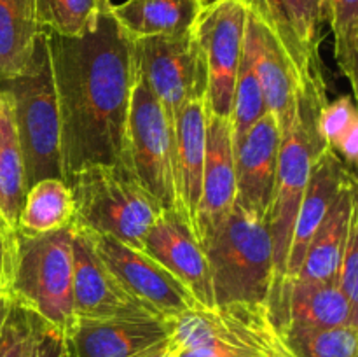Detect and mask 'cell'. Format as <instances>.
<instances>
[{"label": "cell", "mask_w": 358, "mask_h": 357, "mask_svg": "<svg viewBox=\"0 0 358 357\" xmlns=\"http://www.w3.org/2000/svg\"><path fill=\"white\" fill-rule=\"evenodd\" d=\"M48 34L58 98L63 177L93 164L131 172L128 119L136 80L133 38L112 13L80 37Z\"/></svg>", "instance_id": "cell-1"}, {"label": "cell", "mask_w": 358, "mask_h": 357, "mask_svg": "<svg viewBox=\"0 0 358 357\" xmlns=\"http://www.w3.org/2000/svg\"><path fill=\"white\" fill-rule=\"evenodd\" d=\"M325 94L327 88L322 76V66L320 63H315L310 72L303 77L297 94L296 118L280 144L275 196L269 212L275 279L266 303L278 300L285 289L287 258H289L297 212L310 181L311 167L325 147V142L318 132V118L324 105L327 104Z\"/></svg>", "instance_id": "cell-2"}, {"label": "cell", "mask_w": 358, "mask_h": 357, "mask_svg": "<svg viewBox=\"0 0 358 357\" xmlns=\"http://www.w3.org/2000/svg\"><path fill=\"white\" fill-rule=\"evenodd\" d=\"M166 346L168 357H296L266 303L184 312Z\"/></svg>", "instance_id": "cell-3"}, {"label": "cell", "mask_w": 358, "mask_h": 357, "mask_svg": "<svg viewBox=\"0 0 358 357\" xmlns=\"http://www.w3.org/2000/svg\"><path fill=\"white\" fill-rule=\"evenodd\" d=\"M0 90L10 100L24 163L27 191L42 178H63L62 130L55 90L48 34L41 31L24 70L7 80Z\"/></svg>", "instance_id": "cell-4"}, {"label": "cell", "mask_w": 358, "mask_h": 357, "mask_svg": "<svg viewBox=\"0 0 358 357\" xmlns=\"http://www.w3.org/2000/svg\"><path fill=\"white\" fill-rule=\"evenodd\" d=\"M208 258L215 307L266 303L275 279L269 223L234 205L201 240Z\"/></svg>", "instance_id": "cell-5"}, {"label": "cell", "mask_w": 358, "mask_h": 357, "mask_svg": "<svg viewBox=\"0 0 358 357\" xmlns=\"http://www.w3.org/2000/svg\"><path fill=\"white\" fill-rule=\"evenodd\" d=\"M73 196V226L117 238L143 251V238L163 206L121 167L93 164L65 178Z\"/></svg>", "instance_id": "cell-6"}, {"label": "cell", "mask_w": 358, "mask_h": 357, "mask_svg": "<svg viewBox=\"0 0 358 357\" xmlns=\"http://www.w3.org/2000/svg\"><path fill=\"white\" fill-rule=\"evenodd\" d=\"M73 226L48 233L17 230V261L10 298L59 331H73Z\"/></svg>", "instance_id": "cell-7"}, {"label": "cell", "mask_w": 358, "mask_h": 357, "mask_svg": "<svg viewBox=\"0 0 358 357\" xmlns=\"http://www.w3.org/2000/svg\"><path fill=\"white\" fill-rule=\"evenodd\" d=\"M138 72L163 107L171 136L185 102L206 94L208 77L203 52L192 30L182 35L133 38Z\"/></svg>", "instance_id": "cell-8"}, {"label": "cell", "mask_w": 358, "mask_h": 357, "mask_svg": "<svg viewBox=\"0 0 358 357\" xmlns=\"http://www.w3.org/2000/svg\"><path fill=\"white\" fill-rule=\"evenodd\" d=\"M133 177L164 210L177 212L173 181V136L163 107L136 66L128 119Z\"/></svg>", "instance_id": "cell-9"}, {"label": "cell", "mask_w": 358, "mask_h": 357, "mask_svg": "<svg viewBox=\"0 0 358 357\" xmlns=\"http://www.w3.org/2000/svg\"><path fill=\"white\" fill-rule=\"evenodd\" d=\"M248 13L243 0H212L203 6L191 28L205 58L208 112L220 118L231 119Z\"/></svg>", "instance_id": "cell-10"}, {"label": "cell", "mask_w": 358, "mask_h": 357, "mask_svg": "<svg viewBox=\"0 0 358 357\" xmlns=\"http://www.w3.org/2000/svg\"><path fill=\"white\" fill-rule=\"evenodd\" d=\"M84 231L90 238L91 247L108 266V270L135 296L156 308L163 317L177 318L184 312L201 308L191 290L145 251L129 247L108 234L90 230Z\"/></svg>", "instance_id": "cell-11"}, {"label": "cell", "mask_w": 358, "mask_h": 357, "mask_svg": "<svg viewBox=\"0 0 358 357\" xmlns=\"http://www.w3.org/2000/svg\"><path fill=\"white\" fill-rule=\"evenodd\" d=\"M73 226V224H72ZM73 314L76 318H166L131 293L98 258L86 231L73 226Z\"/></svg>", "instance_id": "cell-12"}, {"label": "cell", "mask_w": 358, "mask_h": 357, "mask_svg": "<svg viewBox=\"0 0 358 357\" xmlns=\"http://www.w3.org/2000/svg\"><path fill=\"white\" fill-rule=\"evenodd\" d=\"M245 49L264 93L266 107L276 115L282 136L292 126L301 90V74L278 35L254 13H248Z\"/></svg>", "instance_id": "cell-13"}, {"label": "cell", "mask_w": 358, "mask_h": 357, "mask_svg": "<svg viewBox=\"0 0 358 357\" xmlns=\"http://www.w3.org/2000/svg\"><path fill=\"white\" fill-rule=\"evenodd\" d=\"M280 144L282 132L278 119L268 111L234 150L236 205L268 223L275 196Z\"/></svg>", "instance_id": "cell-14"}, {"label": "cell", "mask_w": 358, "mask_h": 357, "mask_svg": "<svg viewBox=\"0 0 358 357\" xmlns=\"http://www.w3.org/2000/svg\"><path fill=\"white\" fill-rule=\"evenodd\" d=\"M143 251L173 273L205 310H215L212 273L201 244L175 210H163L143 238Z\"/></svg>", "instance_id": "cell-15"}, {"label": "cell", "mask_w": 358, "mask_h": 357, "mask_svg": "<svg viewBox=\"0 0 358 357\" xmlns=\"http://www.w3.org/2000/svg\"><path fill=\"white\" fill-rule=\"evenodd\" d=\"M206 94L185 102L173 136V181L177 214L198 238V209L201 202L203 168L206 154Z\"/></svg>", "instance_id": "cell-16"}, {"label": "cell", "mask_w": 358, "mask_h": 357, "mask_svg": "<svg viewBox=\"0 0 358 357\" xmlns=\"http://www.w3.org/2000/svg\"><path fill=\"white\" fill-rule=\"evenodd\" d=\"M273 321L283 332L287 329H317L336 326L358 328V307L341 293L336 280L313 282L287 279L278 301L268 307Z\"/></svg>", "instance_id": "cell-17"}, {"label": "cell", "mask_w": 358, "mask_h": 357, "mask_svg": "<svg viewBox=\"0 0 358 357\" xmlns=\"http://www.w3.org/2000/svg\"><path fill=\"white\" fill-rule=\"evenodd\" d=\"M236 205L233 125L229 118L210 114L206 121V154L201 202L198 209V240L212 233Z\"/></svg>", "instance_id": "cell-18"}, {"label": "cell", "mask_w": 358, "mask_h": 357, "mask_svg": "<svg viewBox=\"0 0 358 357\" xmlns=\"http://www.w3.org/2000/svg\"><path fill=\"white\" fill-rule=\"evenodd\" d=\"M353 178H357L353 168L345 164V161L331 147L325 146L311 167L310 181L297 212L289 258H287V279L299 275L311 238L315 237L318 226L334 205L339 192Z\"/></svg>", "instance_id": "cell-19"}, {"label": "cell", "mask_w": 358, "mask_h": 357, "mask_svg": "<svg viewBox=\"0 0 358 357\" xmlns=\"http://www.w3.org/2000/svg\"><path fill=\"white\" fill-rule=\"evenodd\" d=\"M173 318H79L70 332L76 357H138L166 342Z\"/></svg>", "instance_id": "cell-20"}, {"label": "cell", "mask_w": 358, "mask_h": 357, "mask_svg": "<svg viewBox=\"0 0 358 357\" xmlns=\"http://www.w3.org/2000/svg\"><path fill=\"white\" fill-rule=\"evenodd\" d=\"M357 210V178H353L339 192L334 205L331 206L315 237L311 238L297 279L313 280V282L336 280L343 248L348 238L350 223Z\"/></svg>", "instance_id": "cell-21"}, {"label": "cell", "mask_w": 358, "mask_h": 357, "mask_svg": "<svg viewBox=\"0 0 358 357\" xmlns=\"http://www.w3.org/2000/svg\"><path fill=\"white\" fill-rule=\"evenodd\" d=\"M201 0H126L110 13L131 38L187 34L194 24Z\"/></svg>", "instance_id": "cell-22"}, {"label": "cell", "mask_w": 358, "mask_h": 357, "mask_svg": "<svg viewBox=\"0 0 358 357\" xmlns=\"http://www.w3.org/2000/svg\"><path fill=\"white\" fill-rule=\"evenodd\" d=\"M42 30L35 0H0V80L23 72Z\"/></svg>", "instance_id": "cell-23"}, {"label": "cell", "mask_w": 358, "mask_h": 357, "mask_svg": "<svg viewBox=\"0 0 358 357\" xmlns=\"http://www.w3.org/2000/svg\"><path fill=\"white\" fill-rule=\"evenodd\" d=\"M24 195V163L13 107L6 91L0 90V214L14 227H17Z\"/></svg>", "instance_id": "cell-24"}, {"label": "cell", "mask_w": 358, "mask_h": 357, "mask_svg": "<svg viewBox=\"0 0 358 357\" xmlns=\"http://www.w3.org/2000/svg\"><path fill=\"white\" fill-rule=\"evenodd\" d=\"M73 220V196L63 178H42L24 195L17 230L37 234L62 230Z\"/></svg>", "instance_id": "cell-25"}, {"label": "cell", "mask_w": 358, "mask_h": 357, "mask_svg": "<svg viewBox=\"0 0 358 357\" xmlns=\"http://www.w3.org/2000/svg\"><path fill=\"white\" fill-rule=\"evenodd\" d=\"M318 132L345 164L353 168L358 160V112L350 97L327 102L318 118Z\"/></svg>", "instance_id": "cell-26"}, {"label": "cell", "mask_w": 358, "mask_h": 357, "mask_svg": "<svg viewBox=\"0 0 358 357\" xmlns=\"http://www.w3.org/2000/svg\"><path fill=\"white\" fill-rule=\"evenodd\" d=\"M283 338L296 357H358L355 326L287 329Z\"/></svg>", "instance_id": "cell-27"}, {"label": "cell", "mask_w": 358, "mask_h": 357, "mask_svg": "<svg viewBox=\"0 0 358 357\" xmlns=\"http://www.w3.org/2000/svg\"><path fill=\"white\" fill-rule=\"evenodd\" d=\"M268 112L264 93L257 79L252 59L243 44L240 69H238L236 84H234L233 108H231V125H233L234 150L240 146L243 136L250 132L252 126Z\"/></svg>", "instance_id": "cell-28"}, {"label": "cell", "mask_w": 358, "mask_h": 357, "mask_svg": "<svg viewBox=\"0 0 358 357\" xmlns=\"http://www.w3.org/2000/svg\"><path fill=\"white\" fill-rule=\"evenodd\" d=\"M35 13L44 30L63 37L90 34L100 18L94 0H35Z\"/></svg>", "instance_id": "cell-29"}, {"label": "cell", "mask_w": 358, "mask_h": 357, "mask_svg": "<svg viewBox=\"0 0 358 357\" xmlns=\"http://www.w3.org/2000/svg\"><path fill=\"white\" fill-rule=\"evenodd\" d=\"M327 21L334 35V58L339 72L350 80L357 93L358 0H327Z\"/></svg>", "instance_id": "cell-30"}, {"label": "cell", "mask_w": 358, "mask_h": 357, "mask_svg": "<svg viewBox=\"0 0 358 357\" xmlns=\"http://www.w3.org/2000/svg\"><path fill=\"white\" fill-rule=\"evenodd\" d=\"M212 2V0H206L205 4ZM248 6V9L255 14V16L261 18L276 35L282 41V44L285 46V49L289 51L290 58L296 63L297 70L301 74V79L306 76L311 70V66L315 63H320V59H310L304 55L303 48H301L299 41L296 37V31H294L292 24H290L289 14H287L285 2L283 0H243Z\"/></svg>", "instance_id": "cell-31"}, {"label": "cell", "mask_w": 358, "mask_h": 357, "mask_svg": "<svg viewBox=\"0 0 358 357\" xmlns=\"http://www.w3.org/2000/svg\"><path fill=\"white\" fill-rule=\"evenodd\" d=\"M290 24L310 62L320 59L322 27L327 21V0H283Z\"/></svg>", "instance_id": "cell-32"}, {"label": "cell", "mask_w": 358, "mask_h": 357, "mask_svg": "<svg viewBox=\"0 0 358 357\" xmlns=\"http://www.w3.org/2000/svg\"><path fill=\"white\" fill-rule=\"evenodd\" d=\"M31 332L34 312L13 300L0 331V357H28Z\"/></svg>", "instance_id": "cell-33"}, {"label": "cell", "mask_w": 358, "mask_h": 357, "mask_svg": "<svg viewBox=\"0 0 358 357\" xmlns=\"http://www.w3.org/2000/svg\"><path fill=\"white\" fill-rule=\"evenodd\" d=\"M336 284L341 293L348 298L353 307H358V210L353 214L350 223L348 238L343 248L341 261H339Z\"/></svg>", "instance_id": "cell-34"}, {"label": "cell", "mask_w": 358, "mask_h": 357, "mask_svg": "<svg viewBox=\"0 0 358 357\" xmlns=\"http://www.w3.org/2000/svg\"><path fill=\"white\" fill-rule=\"evenodd\" d=\"M28 357H76V354L72 340L66 332L59 331L34 314V332Z\"/></svg>", "instance_id": "cell-35"}, {"label": "cell", "mask_w": 358, "mask_h": 357, "mask_svg": "<svg viewBox=\"0 0 358 357\" xmlns=\"http://www.w3.org/2000/svg\"><path fill=\"white\" fill-rule=\"evenodd\" d=\"M17 261V227L0 216V293L10 290Z\"/></svg>", "instance_id": "cell-36"}, {"label": "cell", "mask_w": 358, "mask_h": 357, "mask_svg": "<svg viewBox=\"0 0 358 357\" xmlns=\"http://www.w3.org/2000/svg\"><path fill=\"white\" fill-rule=\"evenodd\" d=\"M10 301H13L10 294L0 293V331H2L3 321H6L7 312H9V308H10Z\"/></svg>", "instance_id": "cell-37"}, {"label": "cell", "mask_w": 358, "mask_h": 357, "mask_svg": "<svg viewBox=\"0 0 358 357\" xmlns=\"http://www.w3.org/2000/svg\"><path fill=\"white\" fill-rule=\"evenodd\" d=\"M166 342H168V340H166ZM166 342L159 343V345H156L154 349L147 350L145 354H142V356H138V357H168Z\"/></svg>", "instance_id": "cell-38"}, {"label": "cell", "mask_w": 358, "mask_h": 357, "mask_svg": "<svg viewBox=\"0 0 358 357\" xmlns=\"http://www.w3.org/2000/svg\"><path fill=\"white\" fill-rule=\"evenodd\" d=\"M94 4H96V9L100 14H108L110 13L112 6H114L110 0H94Z\"/></svg>", "instance_id": "cell-39"}, {"label": "cell", "mask_w": 358, "mask_h": 357, "mask_svg": "<svg viewBox=\"0 0 358 357\" xmlns=\"http://www.w3.org/2000/svg\"><path fill=\"white\" fill-rule=\"evenodd\" d=\"M201 2H203V4H205V2H206V0H201Z\"/></svg>", "instance_id": "cell-40"}, {"label": "cell", "mask_w": 358, "mask_h": 357, "mask_svg": "<svg viewBox=\"0 0 358 357\" xmlns=\"http://www.w3.org/2000/svg\"><path fill=\"white\" fill-rule=\"evenodd\" d=\"M0 216H2V214H0Z\"/></svg>", "instance_id": "cell-41"}]
</instances>
